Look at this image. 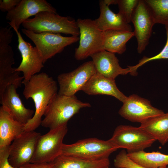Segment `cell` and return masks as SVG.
I'll list each match as a JSON object with an SVG mask.
<instances>
[{
	"label": "cell",
	"mask_w": 168,
	"mask_h": 168,
	"mask_svg": "<svg viewBox=\"0 0 168 168\" xmlns=\"http://www.w3.org/2000/svg\"><path fill=\"white\" fill-rule=\"evenodd\" d=\"M24 84V96L26 99L31 98L35 107L33 117L25 125V131H35L41 125L47 106L58 93L57 83L52 77L41 72L33 75Z\"/></svg>",
	"instance_id": "1"
},
{
	"label": "cell",
	"mask_w": 168,
	"mask_h": 168,
	"mask_svg": "<svg viewBox=\"0 0 168 168\" xmlns=\"http://www.w3.org/2000/svg\"><path fill=\"white\" fill-rule=\"evenodd\" d=\"M91 106L90 103L78 100L75 95H55L47 106L41 125L50 130L67 124L68 120L82 108Z\"/></svg>",
	"instance_id": "2"
},
{
	"label": "cell",
	"mask_w": 168,
	"mask_h": 168,
	"mask_svg": "<svg viewBox=\"0 0 168 168\" xmlns=\"http://www.w3.org/2000/svg\"><path fill=\"white\" fill-rule=\"evenodd\" d=\"M22 25L24 29L35 33L50 32L74 36L80 35L79 30L74 19L47 11L38 13L33 18L26 21Z\"/></svg>",
	"instance_id": "3"
},
{
	"label": "cell",
	"mask_w": 168,
	"mask_h": 168,
	"mask_svg": "<svg viewBox=\"0 0 168 168\" xmlns=\"http://www.w3.org/2000/svg\"><path fill=\"white\" fill-rule=\"evenodd\" d=\"M9 26L0 27V96L6 87L14 85L18 88L23 84V76L16 71L12 65L15 63L14 54L11 42L13 33Z\"/></svg>",
	"instance_id": "4"
},
{
	"label": "cell",
	"mask_w": 168,
	"mask_h": 168,
	"mask_svg": "<svg viewBox=\"0 0 168 168\" xmlns=\"http://www.w3.org/2000/svg\"><path fill=\"white\" fill-rule=\"evenodd\" d=\"M118 149L108 140L90 138L80 140L72 144L63 143L61 154L97 161L109 159L110 155Z\"/></svg>",
	"instance_id": "5"
},
{
	"label": "cell",
	"mask_w": 168,
	"mask_h": 168,
	"mask_svg": "<svg viewBox=\"0 0 168 168\" xmlns=\"http://www.w3.org/2000/svg\"><path fill=\"white\" fill-rule=\"evenodd\" d=\"M108 140L118 149H126L127 153L144 151L156 141L139 127L124 125L117 127Z\"/></svg>",
	"instance_id": "6"
},
{
	"label": "cell",
	"mask_w": 168,
	"mask_h": 168,
	"mask_svg": "<svg viewBox=\"0 0 168 168\" xmlns=\"http://www.w3.org/2000/svg\"><path fill=\"white\" fill-rule=\"evenodd\" d=\"M79 30V43L75 49L76 59H85L92 55L104 50L103 33L96 25L94 20L79 18L77 20Z\"/></svg>",
	"instance_id": "7"
},
{
	"label": "cell",
	"mask_w": 168,
	"mask_h": 168,
	"mask_svg": "<svg viewBox=\"0 0 168 168\" xmlns=\"http://www.w3.org/2000/svg\"><path fill=\"white\" fill-rule=\"evenodd\" d=\"M21 31L34 43L41 54L44 63L62 52L65 47L79 40L78 36L65 37L59 33H35L24 28Z\"/></svg>",
	"instance_id": "8"
},
{
	"label": "cell",
	"mask_w": 168,
	"mask_h": 168,
	"mask_svg": "<svg viewBox=\"0 0 168 168\" xmlns=\"http://www.w3.org/2000/svg\"><path fill=\"white\" fill-rule=\"evenodd\" d=\"M67 131L66 124L41 135L30 163H50L61 155L63 141Z\"/></svg>",
	"instance_id": "9"
},
{
	"label": "cell",
	"mask_w": 168,
	"mask_h": 168,
	"mask_svg": "<svg viewBox=\"0 0 168 168\" xmlns=\"http://www.w3.org/2000/svg\"><path fill=\"white\" fill-rule=\"evenodd\" d=\"M96 71L92 61L83 63L70 72L61 73L58 77V94L66 96L75 95L82 90Z\"/></svg>",
	"instance_id": "10"
},
{
	"label": "cell",
	"mask_w": 168,
	"mask_h": 168,
	"mask_svg": "<svg viewBox=\"0 0 168 168\" xmlns=\"http://www.w3.org/2000/svg\"><path fill=\"white\" fill-rule=\"evenodd\" d=\"M41 134L35 131H25L9 146V161L13 167L20 168L30 163Z\"/></svg>",
	"instance_id": "11"
},
{
	"label": "cell",
	"mask_w": 168,
	"mask_h": 168,
	"mask_svg": "<svg viewBox=\"0 0 168 168\" xmlns=\"http://www.w3.org/2000/svg\"><path fill=\"white\" fill-rule=\"evenodd\" d=\"M16 32L18 38V48L22 60L15 71L23 73V84L28 82L34 75L38 73L44 67L41 54L36 47L25 41L20 32L14 26H11Z\"/></svg>",
	"instance_id": "12"
},
{
	"label": "cell",
	"mask_w": 168,
	"mask_h": 168,
	"mask_svg": "<svg viewBox=\"0 0 168 168\" xmlns=\"http://www.w3.org/2000/svg\"><path fill=\"white\" fill-rule=\"evenodd\" d=\"M164 113L153 106L147 100L135 94L127 97L119 111V114L123 118L140 123Z\"/></svg>",
	"instance_id": "13"
},
{
	"label": "cell",
	"mask_w": 168,
	"mask_h": 168,
	"mask_svg": "<svg viewBox=\"0 0 168 168\" xmlns=\"http://www.w3.org/2000/svg\"><path fill=\"white\" fill-rule=\"evenodd\" d=\"M131 21L134 27V36L137 41V51L140 54L149 44L155 24L151 12L144 0H139L133 13Z\"/></svg>",
	"instance_id": "14"
},
{
	"label": "cell",
	"mask_w": 168,
	"mask_h": 168,
	"mask_svg": "<svg viewBox=\"0 0 168 168\" xmlns=\"http://www.w3.org/2000/svg\"><path fill=\"white\" fill-rule=\"evenodd\" d=\"M44 11L57 13L56 9L45 0H21L14 9L7 13L6 19L9 21V26H14L18 30L30 17Z\"/></svg>",
	"instance_id": "15"
},
{
	"label": "cell",
	"mask_w": 168,
	"mask_h": 168,
	"mask_svg": "<svg viewBox=\"0 0 168 168\" xmlns=\"http://www.w3.org/2000/svg\"><path fill=\"white\" fill-rule=\"evenodd\" d=\"M17 88L14 85H8L0 96V103L15 120L25 125L35 112L25 107L17 92Z\"/></svg>",
	"instance_id": "16"
},
{
	"label": "cell",
	"mask_w": 168,
	"mask_h": 168,
	"mask_svg": "<svg viewBox=\"0 0 168 168\" xmlns=\"http://www.w3.org/2000/svg\"><path fill=\"white\" fill-rule=\"evenodd\" d=\"M90 57L97 72L105 77L115 80L119 75L132 73L131 66L125 68L120 67L114 53L103 50Z\"/></svg>",
	"instance_id": "17"
},
{
	"label": "cell",
	"mask_w": 168,
	"mask_h": 168,
	"mask_svg": "<svg viewBox=\"0 0 168 168\" xmlns=\"http://www.w3.org/2000/svg\"><path fill=\"white\" fill-rule=\"evenodd\" d=\"M99 4L100 15L94 21L100 30L102 31L109 30L133 31L131 26L122 14L112 12L104 0L100 1Z\"/></svg>",
	"instance_id": "18"
},
{
	"label": "cell",
	"mask_w": 168,
	"mask_h": 168,
	"mask_svg": "<svg viewBox=\"0 0 168 168\" xmlns=\"http://www.w3.org/2000/svg\"><path fill=\"white\" fill-rule=\"evenodd\" d=\"M82 91L89 95L111 96L123 103L127 97L117 88L114 79L105 77L97 72L91 77Z\"/></svg>",
	"instance_id": "19"
},
{
	"label": "cell",
	"mask_w": 168,
	"mask_h": 168,
	"mask_svg": "<svg viewBox=\"0 0 168 168\" xmlns=\"http://www.w3.org/2000/svg\"><path fill=\"white\" fill-rule=\"evenodd\" d=\"M25 124L15 120L2 106L0 107V148L10 146L25 131Z\"/></svg>",
	"instance_id": "20"
},
{
	"label": "cell",
	"mask_w": 168,
	"mask_h": 168,
	"mask_svg": "<svg viewBox=\"0 0 168 168\" xmlns=\"http://www.w3.org/2000/svg\"><path fill=\"white\" fill-rule=\"evenodd\" d=\"M104 50L122 54L126 49V44L134 36L133 31L109 30L103 31Z\"/></svg>",
	"instance_id": "21"
},
{
	"label": "cell",
	"mask_w": 168,
	"mask_h": 168,
	"mask_svg": "<svg viewBox=\"0 0 168 168\" xmlns=\"http://www.w3.org/2000/svg\"><path fill=\"white\" fill-rule=\"evenodd\" d=\"M50 163L52 168H103L110 165L109 159L91 161L63 154Z\"/></svg>",
	"instance_id": "22"
},
{
	"label": "cell",
	"mask_w": 168,
	"mask_h": 168,
	"mask_svg": "<svg viewBox=\"0 0 168 168\" xmlns=\"http://www.w3.org/2000/svg\"><path fill=\"white\" fill-rule=\"evenodd\" d=\"M139 127L162 145L168 142V112L147 120Z\"/></svg>",
	"instance_id": "23"
},
{
	"label": "cell",
	"mask_w": 168,
	"mask_h": 168,
	"mask_svg": "<svg viewBox=\"0 0 168 168\" xmlns=\"http://www.w3.org/2000/svg\"><path fill=\"white\" fill-rule=\"evenodd\" d=\"M128 156L135 163L150 168H158L168 165V155L159 152H146L142 151L127 153Z\"/></svg>",
	"instance_id": "24"
},
{
	"label": "cell",
	"mask_w": 168,
	"mask_h": 168,
	"mask_svg": "<svg viewBox=\"0 0 168 168\" xmlns=\"http://www.w3.org/2000/svg\"><path fill=\"white\" fill-rule=\"evenodd\" d=\"M152 15L155 24L168 26V0H144Z\"/></svg>",
	"instance_id": "25"
},
{
	"label": "cell",
	"mask_w": 168,
	"mask_h": 168,
	"mask_svg": "<svg viewBox=\"0 0 168 168\" xmlns=\"http://www.w3.org/2000/svg\"><path fill=\"white\" fill-rule=\"evenodd\" d=\"M114 165L116 168H150L140 165L132 160L124 150L121 151L116 156ZM158 168H167L164 166Z\"/></svg>",
	"instance_id": "26"
},
{
	"label": "cell",
	"mask_w": 168,
	"mask_h": 168,
	"mask_svg": "<svg viewBox=\"0 0 168 168\" xmlns=\"http://www.w3.org/2000/svg\"><path fill=\"white\" fill-rule=\"evenodd\" d=\"M139 0H117V4L119 8V12L125 18L128 23L131 21L133 11Z\"/></svg>",
	"instance_id": "27"
},
{
	"label": "cell",
	"mask_w": 168,
	"mask_h": 168,
	"mask_svg": "<svg viewBox=\"0 0 168 168\" xmlns=\"http://www.w3.org/2000/svg\"><path fill=\"white\" fill-rule=\"evenodd\" d=\"M165 27L166 32V41L164 48L157 55L151 57L144 56L139 61L138 64L135 66H131L134 74H136L137 69L139 67L148 62L155 60L168 59V26Z\"/></svg>",
	"instance_id": "28"
},
{
	"label": "cell",
	"mask_w": 168,
	"mask_h": 168,
	"mask_svg": "<svg viewBox=\"0 0 168 168\" xmlns=\"http://www.w3.org/2000/svg\"><path fill=\"white\" fill-rule=\"evenodd\" d=\"M9 146L0 148V168H21L13 167L10 163L9 156Z\"/></svg>",
	"instance_id": "29"
},
{
	"label": "cell",
	"mask_w": 168,
	"mask_h": 168,
	"mask_svg": "<svg viewBox=\"0 0 168 168\" xmlns=\"http://www.w3.org/2000/svg\"><path fill=\"white\" fill-rule=\"evenodd\" d=\"M21 0H0V10L2 12H8L14 9Z\"/></svg>",
	"instance_id": "30"
},
{
	"label": "cell",
	"mask_w": 168,
	"mask_h": 168,
	"mask_svg": "<svg viewBox=\"0 0 168 168\" xmlns=\"http://www.w3.org/2000/svg\"><path fill=\"white\" fill-rule=\"evenodd\" d=\"M21 168H52L51 163H29L25 165Z\"/></svg>",
	"instance_id": "31"
},
{
	"label": "cell",
	"mask_w": 168,
	"mask_h": 168,
	"mask_svg": "<svg viewBox=\"0 0 168 168\" xmlns=\"http://www.w3.org/2000/svg\"><path fill=\"white\" fill-rule=\"evenodd\" d=\"M103 168H109V166H106V167H105Z\"/></svg>",
	"instance_id": "32"
},
{
	"label": "cell",
	"mask_w": 168,
	"mask_h": 168,
	"mask_svg": "<svg viewBox=\"0 0 168 168\" xmlns=\"http://www.w3.org/2000/svg\"><path fill=\"white\" fill-rule=\"evenodd\" d=\"M167 168H168V167H167Z\"/></svg>",
	"instance_id": "33"
}]
</instances>
